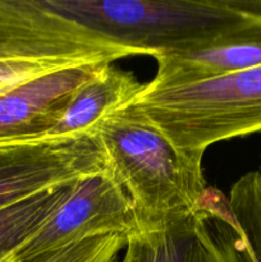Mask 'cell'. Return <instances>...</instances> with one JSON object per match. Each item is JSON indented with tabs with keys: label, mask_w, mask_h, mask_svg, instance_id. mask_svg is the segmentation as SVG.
Here are the masks:
<instances>
[{
	"label": "cell",
	"mask_w": 261,
	"mask_h": 262,
	"mask_svg": "<svg viewBox=\"0 0 261 262\" xmlns=\"http://www.w3.org/2000/svg\"><path fill=\"white\" fill-rule=\"evenodd\" d=\"M104 165L127 193L137 232H154L197 206L207 189L202 161L181 155L160 132L127 109L90 129Z\"/></svg>",
	"instance_id": "cell-1"
},
{
	"label": "cell",
	"mask_w": 261,
	"mask_h": 262,
	"mask_svg": "<svg viewBox=\"0 0 261 262\" xmlns=\"http://www.w3.org/2000/svg\"><path fill=\"white\" fill-rule=\"evenodd\" d=\"M122 109L142 118L181 155L202 161L211 145L261 132V66L183 86L145 84Z\"/></svg>",
	"instance_id": "cell-2"
},
{
	"label": "cell",
	"mask_w": 261,
	"mask_h": 262,
	"mask_svg": "<svg viewBox=\"0 0 261 262\" xmlns=\"http://www.w3.org/2000/svg\"><path fill=\"white\" fill-rule=\"evenodd\" d=\"M55 12L150 56L261 19V0H45Z\"/></svg>",
	"instance_id": "cell-3"
},
{
	"label": "cell",
	"mask_w": 261,
	"mask_h": 262,
	"mask_svg": "<svg viewBox=\"0 0 261 262\" xmlns=\"http://www.w3.org/2000/svg\"><path fill=\"white\" fill-rule=\"evenodd\" d=\"M148 55L48 7L45 0H0V94L37 77Z\"/></svg>",
	"instance_id": "cell-4"
},
{
	"label": "cell",
	"mask_w": 261,
	"mask_h": 262,
	"mask_svg": "<svg viewBox=\"0 0 261 262\" xmlns=\"http://www.w3.org/2000/svg\"><path fill=\"white\" fill-rule=\"evenodd\" d=\"M122 262H245L228 196L207 187L188 214L163 229L129 235Z\"/></svg>",
	"instance_id": "cell-5"
},
{
	"label": "cell",
	"mask_w": 261,
	"mask_h": 262,
	"mask_svg": "<svg viewBox=\"0 0 261 262\" xmlns=\"http://www.w3.org/2000/svg\"><path fill=\"white\" fill-rule=\"evenodd\" d=\"M104 168L90 133L0 143V207Z\"/></svg>",
	"instance_id": "cell-6"
},
{
	"label": "cell",
	"mask_w": 261,
	"mask_h": 262,
	"mask_svg": "<svg viewBox=\"0 0 261 262\" xmlns=\"http://www.w3.org/2000/svg\"><path fill=\"white\" fill-rule=\"evenodd\" d=\"M137 232L135 212L127 193L106 168L77 182L40 232L14 255L61 247L97 235Z\"/></svg>",
	"instance_id": "cell-7"
},
{
	"label": "cell",
	"mask_w": 261,
	"mask_h": 262,
	"mask_svg": "<svg viewBox=\"0 0 261 262\" xmlns=\"http://www.w3.org/2000/svg\"><path fill=\"white\" fill-rule=\"evenodd\" d=\"M99 67L54 72L0 94V143L48 138L76 90Z\"/></svg>",
	"instance_id": "cell-8"
},
{
	"label": "cell",
	"mask_w": 261,
	"mask_h": 262,
	"mask_svg": "<svg viewBox=\"0 0 261 262\" xmlns=\"http://www.w3.org/2000/svg\"><path fill=\"white\" fill-rule=\"evenodd\" d=\"M151 89L183 86L261 66V19L234 28L201 45L159 53Z\"/></svg>",
	"instance_id": "cell-9"
},
{
	"label": "cell",
	"mask_w": 261,
	"mask_h": 262,
	"mask_svg": "<svg viewBox=\"0 0 261 262\" xmlns=\"http://www.w3.org/2000/svg\"><path fill=\"white\" fill-rule=\"evenodd\" d=\"M145 84L132 72L123 71L113 64L100 66L76 90L49 137L89 133L102 117L132 101L145 89Z\"/></svg>",
	"instance_id": "cell-10"
},
{
	"label": "cell",
	"mask_w": 261,
	"mask_h": 262,
	"mask_svg": "<svg viewBox=\"0 0 261 262\" xmlns=\"http://www.w3.org/2000/svg\"><path fill=\"white\" fill-rule=\"evenodd\" d=\"M74 183L51 187L0 207V262L32 239L71 196Z\"/></svg>",
	"instance_id": "cell-11"
},
{
	"label": "cell",
	"mask_w": 261,
	"mask_h": 262,
	"mask_svg": "<svg viewBox=\"0 0 261 262\" xmlns=\"http://www.w3.org/2000/svg\"><path fill=\"white\" fill-rule=\"evenodd\" d=\"M228 200L243 238V260L261 262V164L233 184Z\"/></svg>",
	"instance_id": "cell-12"
},
{
	"label": "cell",
	"mask_w": 261,
	"mask_h": 262,
	"mask_svg": "<svg viewBox=\"0 0 261 262\" xmlns=\"http://www.w3.org/2000/svg\"><path fill=\"white\" fill-rule=\"evenodd\" d=\"M125 246V235H97L61 247L13 255L4 262H117Z\"/></svg>",
	"instance_id": "cell-13"
}]
</instances>
